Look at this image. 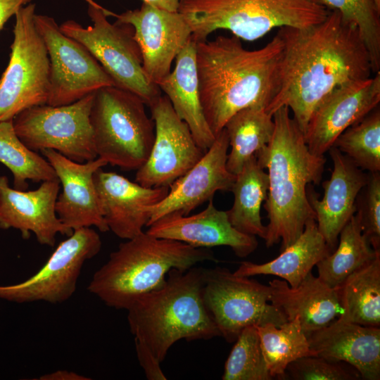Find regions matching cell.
Segmentation results:
<instances>
[{"label": "cell", "mask_w": 380, "mask_h": 380, "mask_svg": "<svg viewBox=\"0 0 380 380\" xmlns=\"http://www.w3.org/2000/svg\"><path fill=\"white\" fill-rule=\"evenodd\" d=\"M283 43L279 89L266 111L287 106L303 132L314 111L336 87L365 80L370 57L357 27L330 11L321 23L305 28L279 27Z\"/></svg>", "instance_id": "obj_1"}, {"label": "cell", "mask_w": 380, "mask_h": 380, "mask_svg": "<svg viewBox=\"0 0 380 380\" xmlns=\"http://www.w3.org/2000/svg\"><path fill=\"white\" fill-rule=\"evenodd\" d=\"M283 48L277 33L256 50L246 49L236 36L196 42L200 101L215 137L240 110L269 106L279 89Z\"/></svg>", "instance_id": "obj_2"}, {"label": "cell", "mask_w": 380, "mask_h": 380, "mask_svg": "<svg viewBox=\"0 0 380 380\" xmlns=\"http://www.w3.org/2000/svg\"><path fill=\"white\" fill-rule=\"evenodd\" d=\"M272 118V139L255 157L268 176L264 208L269 222L264 240L267 248L281 242L282 251L300 236L308 222L315 220L307 189L320 183L326 160L309 150L287 106L279 108Z\"/></svg>", "instance_id": "obj_3"}, {"label": "cell", "mask_w": 380, "mask_h": 380, "mask_svg": "<svg viewBox=\"0 0 380 380\" xmlns=\"http://www.w3.org/2000/svg\"><path fill=\"white\" fill-rule=\"evenodd\" d=\"M203 268L172 269L165 283L144 293L126 310L134 338L162 362L177 341L221 336L203 298Z\"/></svg>", "instance_id": "obj_4"}, {"label": "cell", "mask_w": 380, "mask_h": 380, "mask_svg": "<svg viewBox=\"0 0 380 380\" xmlns=\"http://www.w3.org/2000/svg\"><path fill=\"white\" fill-rule=\"evenodd\" d=\"M217 262L209 248L158 238L143 232L121 243L92 276L87 290L108 307L127 310L140 296L161 286L169 271Z\"/></svg>", "instance_id": "obj_5"}, {"label": "cell", "mask_w": 380, "mask_h": 380, "mask_svg": "<svg viewBox=\"0 0 380 380\" xmlns=\"http://www.w3.org/2000/svg\"><path fill=\"white\" fill-rule=\"evenodd\" d=\"M178 12L198 42L220 29L254 41L276 27L317 24L330 11L316 0H179Z\"/></svg>", "instance_id": "obj_6"}, {"label": "cell", "mask_w": 380, "mask_h": 380, "mask_svg": "<svg viewBox=\"0 0 380 380\" xmlns=\"http://www.w3.org/2000/svg\"><path fill=\"white\" fill-rule=\"evenodd\" d=\"M136 94L115 86L95 92L90 122L97 157L123 170L140 168L155 138V125Z\"/></svg>", "instance_id": "obj_7"}, {"label": "cell", "mask_w": 380, "mask_h": 380, "mask_svg": "<svg viewBox=\"0 0 380 380\" xmlns=\"http://www.w3.org/2000/svg\"><path fill=\"white\" fill-rule=\"evenodd\" d=\"M86 1L92 25L84 27L68 20L59 25L61 32L89 51L115 87L136 94L149 106L161 96L160 89L149 81L144 71L133 27L118 21L110 23L105 8L92 0Z\"/></svg>", "instance_id": "obj_8"}, {"label": "cell", "mask_w": 380, "mask_h": 380, "mask_svg": "<svg viewBox=\"0 0 380 380\" xmlns=\"http://www.w3.org/2000/svg\"><path fill=\"white\" fill-rule=\"evenodd\" d=\"M34 15L35 4L31 3L15 15L9 62L0 78V121L47 102L50 60Z\"/></svg>", "instance_id": "obj_9"}, {"label": "cell", "mask_w": 380, "mask_h": 380, "mask_svg": "<svg viewBox=\"0 0 380 380\" xmlns=\"http://www.w3.org/2000/svg\"><path fill=\"white\" fill-rule=\"evenodd\" d=\"M203 298L220 336L229 343L247 327L286 322L270 302L269 286L225 267L203 268Z\"/></svg>", "instance_id": "obj_10"}, {"label": "cell", "mask_w": 380, "mask_h": 380, "mask_svg": "<svg viewBox=\"0 0 380 380\" xmlns=\"http://www.w3.org/2000/svg\"><path fill=\"white\" fill-rule=\"evenodd\" d=\"M95 92L68 105L27 108L13 118L14 130L33 151L50 148L75 162L94 160L97 154L90 113Z\"/></svg>", "instance_id": "obj_11"}, {"label": "cell", "mask_w": 380, "mask_h": 380, "mask_svg": "<svg viewBox=\"0 0 380 380\" xmlns=\"http://www.w3.org/2000/svg\"><path fill=\"white\" fill-rule=\"evenodd\" d=\"M101 245L100 236L91 227L74 230L37 272L20 283L0 286V299L20 304L68 300L76 291L84 264L100 252Z\"/></svg>", "instance_id": "obj_12"}, {"label": "cell", "mask_w": 380, "mask_h": 380, "mask_svg": "<svg viewBox=\"0 0 380 380\" xmlns=\"http://www.w3.org/2000/svg\"><path fill=\"white\" fill-rule=\"evenodd\" d=\"M34 23L50 60L46 104H70L102 87L115 86L96 58L84 46L63 34L53 18L35 13Z\"/></svg>", "instance_id": "obj_13"}, {"label": "cell", "mask_w": 380, "mask_h": 380, "mask_svg": "<svg viewBox=\"0 0 380 380\" xmlns=\"http://www.w3.org/2000/svg\"><path fill=\"white\" fill-rule=\"evenodd\" d=\"M155 138L146 163L137 170L135 182L146 187L170 186L204 156L187 124L175 112L166 96L150 106Z\"/></svg>", "instance_id": "obj_14"}, {"label": "cell", "mask_w": 380, "mask_h": 380, "mask_svg": "<svg viewBox=\"0 0 380 380\" xmlns=\"http://www.w3.org/2000/svg\"><path fill=\"white\" fill-rule=\"evenodd\" d=\"M118 22L130 25L141 53L144 71L158 84L171 72L177 55L191 37V30L178 11H170L143 2L139 8L120 14L105 10Z\"/></svg>", "instance_id": "obj_15"}, {"label": "cell", "mask_w": 380, "mask_h": 380, "mask_svg": "<svg viewBox=\"0 0 380 380\" xmlns=\"http://www.w3.org/2000/svg\"><path fill=\"white\" fill-rule=\"evenodd\" d=\"M379 102L380 71L374 77L334 88L314 111L303 134L309 150L324 156L341 133L377 108Z\"/></svg>", "instance_id": "obj_16"}, {"label": "cell", "mask_w": 380, "mask_h": 380, "mask_svg": "<svg viewBox=\"0 0 380 380\" xmlns=\"http://www.w3.org/2000/svg\"><path fill=\"white\" fill-rule=\"evenodd\" d=\"M229 147L224 128L201 160L170 184L167 196L160 202L150 208L146 227L167 215H188L213 199L217 191H231L236 175L227 167Z\"/></svg>", "instance_id": "obj_17"}, {"label": "cell", "mask_w": 380, "mask_h": 380, "mask_svg": "<svg viewBox=\"0 0 380 380\" xmlns=\"http://www.w3.org/2000/svg\"><path fill=\"white\" fill-rule=\"evenodd\" d=\"M60 189L58 179L42 182L34 190L11 188L6 176H0V229H15L27 239L32 232L37 241L53 247L56 235L70 236L56 215L55 205Z\"/></svg>", "instance_id": "obj_18"}, {"label": "cell", "mask_w": 380, "mask_h": 380, "mask_svg": "<svg viewBox=\"0 0 380 380\" xmlns=\"http://www.w3.org/2000/svg\"><path fill=\"white\" fill-rule=\"evenodd\" d=\"M41 153L53 167L62 185L55 205L61 222L72 231L91 227L101 232L108 231L94 182V172L107 162L97 157L77 163L50 148Z\"/></svg>", "instance_id": "obj_19"}, {"label": "cell", "mask_w": 380, "mask_h": 380, "mask_svg": "<svg viewBox=\"0 0 380 380\" xmlns=\"http://www.w3.org/2000/svg\"><path fill=\"white\" fill-rule=\"evenodd\" d=\"M94 182L108 229L125 240L144 232L150 208L169 191V186L146 187L102 167L94 172Z\"/></svg>", "instance_id": "obj_20"}, {"label": "cell", "mask_w": 380, "mask_h": 380, "mask_svg": "<svg viewBox=\"0 0 380 380\" xmlns=\"http://www.w3.org/2000/svg\"><path fill=\"white\" fill-rule=\"evenodd\" d=\"M328 151L333 170L329 179L322 183L323 198L319 200L309 185L307 193L318 230L332 252L337 246L342 228L356 212V199L367 182L368 174L364 173L336 146Z\"/></svg>", "instance_id": "obj_21"}, {"label": "cell", "mask_w": 380, "mask_h": 380, "mask_svg": "<svg viewBox=\"0 0 380 380\" xmlns=\"http://www.w3.org/2000/svg\"><path fill=\"white\" fill-rule=\"evenodd\" d=\"M146 232L158 238L178 241L194 248L225 246L245 258L255 251V236L239 232L229 220L227 211L216 208L213 199L207 207L191 215H167L151 224Z\"/></svg>", "instance_id": "obj_22"}, {"label": "cell", "mask_w": 380, "mask_h": 380, "mask_svg": "<svg viewBox=\"0 0 380 380\" xmlns=\"http://www.w3.org/2000/svg\"><path fill=\"white\" fill-rule=\"evenodd\" d=\"M308 338L311 355L346 362L363 379H380V327L338 318Z\"/></svg>", "instance_id": "obj_23"}, {"label": "cell", "mask_w": 380, "mask_h": 380, "mask_svg": "<svg viewBox=\"0 0 380 380\" xmlns=\"http://www.w3.org/2000/svg\"><path fill=\"white\" fill-rule=\"evenodd\" d=\"M270 302L291 321L298 317L307 337L339 317L338 288H331L310 272L296 288L283 279L269 281Z\"/></svg>", "instance_id": "obj_24"}, {"label": "cell", "mask_w": 380, "mask_h": 380, "mask_svg": "<svg viewBox=\"0 0 380 380\" xmlns=\"http://www.w3.org/2000/svg\"><path fill=\"white\" fill-rule=\"evenodd\" d=\"M196 42L191 37L175 58L173 71L158 86L175 112L184 121L200 148L207 151L215 139L201 106L196 57Z\"/></svg>", "instance_id": "obj_25"}, {"label": "cell", "mask_w": 380, "mask_h": 380, "mask_svg": "<svg viewBox=\"0 0 380 380\" xmlns=\"http://www.w3.org/2000/svg\"><path fill=\"white\" fill-rule=\"evenodd\" d=\"M331 253L315 220L305 224L300 236L281 251L273 260L261 264L243 261L234 272L238 276L274 275L281 278L292 287H297L312 268Z\"/></svg>", "instance_id": "obj_26"}, {"label": "cell", "mask_w": 380, "mask_h": 380, "mask_svg": "<svg viewBox=\"0 0 380 380\" xmlns=\"http://www.w3.org/2000/svg\"><path fill=\"white\" fill-rule=\"evenodd\" d=\"M267 191V173L260 166L255 156L246 161L236 175L231 190L234 203L227 213L234 227L265 239L267 228L262 222L260 210Z\"/></svg>", "instance_id": "obj_27"}, {"label": "cell", "mask_w": 380, "mask_h": 380, "mask_svg": "<svg viewBox=\"0 0 380 380\" xmlns=\"http://www.w3.org/2000/svg\"><path fill=\"white\" fill-rule=\"evenodd\" d=\"M379 254L362 234L355 213L342 228L336 248L316 265L317 277L329 287L337 288Z\"/></svg>", "instance_id": "obj_28"}, {"label": "cell", "mask_w": 380, "mask_h": 380, "mask_svg": "<svg viewBox=\"0 0 380 380\" xmlns=\"http://www.w3.org/2000/svg\"><path fill=\"white\" fill-rule=\"evenodd\" d=\"M338 288L343 321L380 327V254Z\"/></svg>", "instance_id": "obj_29"}, {"label": "cell", "mask_w": 380, "mask_h": 380, "mask_svg": "<svg viewBox=\"0 0 380 380\" xmlns=\"http://www.w3.org/2000/svg\"><path fill=\"white\" fill-rule=\"evenodd\" d=\"M231 151L227 167L236 175L244 164L272 139L274 122L265 108L255 106L240 110L227 122L224 127Z\"/></svg>", "instance_id": "obj_30"}, {"label": "cell", "mask_w": 380, "mask_h": 380, "mask_svg": "<svg viewBox=\"0 0 380 380\" xmlns=\"http://www.w3.org/2000/svg\"><path fill=\"white\" fill-rule=\"evenodd\" d=\"M264 358L272 378L284 379L287 366L303 356L311 355L308 338L298 317L279 326L267 323L257 327Z\"/></svg>", "instance_id": "obj_31"}, {"label": "cell", "mask_w": 380, "mask_h": 380, "mask_svg": "<svg viewBox=\"0 0 380 380\" xmlns=\"http://www.w3.org/2000/svg\"><path fill=\"white\" fill-rule=\"evenodd\" d=\"M0 163L11 172L13 186L27 190L34 182L58 179L49 162L27 148L15 133L13 120L0 121Z\"/></svg>", "instance_id": "obj_32"}, {"label": "cell", "mask_w": 380, "mask_h": 380, "mask_svg": "<svg viewBox=\"0 0 380 380\" xmlns=\"http://www.w3.org/2000/svg\"><path fill=\"white\" fill-rule=\"evenodd\" d=\"M334 146L356 166L369 172L380 171V110L376 108L347 128Z\"/></svg>", "instance_id": "obj_33"}, {"label": "cell", "mask_w": 380, "mask_h": 380, "mask_svg": "<svg viewBox=\"0 0 380 380\" xmlns=\"http://www.w3.org/2000/svg\"><path fill=\"white\" fill-rule=\"evenodd\" d=\"M343 20L355 24L369 54L372 72L380 69V11L373 0H316Z\"/></svg>", "instance_id": "obj_34"}, {"label": "cell", "mask_w": 380, "mask_h": 380, "mask_svg": "<svg viewBox=\"0 0 380 380\" xmlns=\"http://www.w3.org/2000/svg\"><path fill=\"white\" fill-rule=\"evenodd\" d=\"M224 364L223 380H271L256 326L246 327Z\"/></svg>", "instance_id": "obj_35"}, {"label": "cell", "mask_w": 380, "mask_h": 380, "mask_svg": "<svg viewBox=\"0 0 380 380\" xmlns=\"http://www.w3.org/2000/svg\"><path fill=\"white\" fill-rule=\"evenodd\" d=\"M356 212L362 234L371 246L380 251V174L369 172L366 184L356 199Z\"/></svg>", "instance_id": "obj_36"}, {"label": "cell", "mask_w": 380, "mask_h": 380, "mask_svg": "<svg viewBox=\"0 0 380 380\" xmlns=\"http://www.w3.org/2000/svg\"><path fill=\"white\" fill-rule=\"evenodd\" d=\"M293 380H355L360 377L357 371L315 355L303 356L291 362L286 377Z\"/></svg>", "instance_id": "obj_37"}, {"label": "cell", "mask_w": 380, "mask_h": 380, "mask_svg": "<svg viewBox=\"0 0 380 380\" xmlns=\"http://www.w3.org/2000/svg\"><path fill=\"white\" fill-rule=\"evenodd\" d=\"M134 343L139 362L144 371L146 379L148 380H166L167 377L160 366L161 362L140 341L134 338Z\"/></svg>", "instance_id": "obj_38"}, {"label": "cell", "mask_w": 380, "mask_h": 380, "mask_svg": "<svg viewBox=\"0 0 380 380\" xmlns=\"http://www.w3.org/2000/svg\"><path fill=\"white\" fill-rule=\"evenodd\" d=\"M32 0H0V30L5 23L23 6Z\"/></svg>", "instance_id": "obj_39"}, {"label": "cell", "mask_w": 380, "mask_h": 380, "mask_svg": "<svg viewBox=\"0 0 380 380\" xmlns=\"http://www.w3.org/2000/svg\"><path fill=\"white\" fill-rule=\"evenodd\" d=\"M39 380H91V378L68 370H57L39 376Z\"/></svg>", "instance_id": "obj_40"}, {"label": "cell", "mask_w": 380, "mask_h": 380, "mask_svg": "<svg viewBox=\"0 0 380 380\" xmlns=\"http://www.w3.org/2000/svg\"><path fill=\"white\" fill-rule=\"evenodd\" d=\"M153 6L170 11H178L179 0H142Z\"/></svg>", "instance_id": "obj_41"}, {"label": "cell", "mask_w": 380, "mask_h": 380, "mask_svg": "<svg viewBox=\"0 0 380 380\" xmlns=\"http://www.w3.org/2000/svg\"><path fill=\"white\" fill-rule=\"evenodd\" d=\"M376 8L380 11V0H373Z\"/></svg>", "instance_id": "obj_42"}]
</instances>
